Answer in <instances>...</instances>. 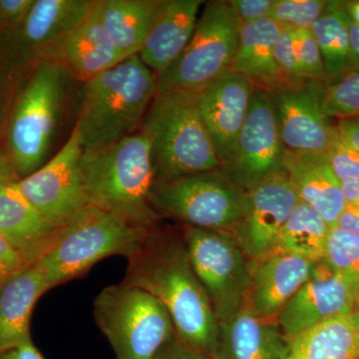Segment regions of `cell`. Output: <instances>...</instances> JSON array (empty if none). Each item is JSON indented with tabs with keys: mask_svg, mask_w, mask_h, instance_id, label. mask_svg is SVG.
Returning <instances> with one entry per match:
<instances>
[{
	"mask_svg": "<svg viewBox=\"0 0 359 359\" xmlns=\"http://www.w3.org/2000/svg\"><path fill=\"white\" fill-rule=\"evenodd\" d=\"M283 170L301 202L311 205L330 228L346 208L340 182L332 173L325 154L285 150Z\"/></svg>",
	"mask_w": 359,
	"mask_h": 359,
	"instance_id": "7402d4cb",
	"label": "cell"
},
{
	"mask_svg": "<svg viewBox=\"0 0 359 359\" xmlns=\"http://www.w3.org/2000/svg\"><path fill=\"white\" fill-rule=\"evenodd\" d=\"M275 59L278 69L289 86L301 83L306 79L302 73L297 56L292 30L282 28V32L275 45Z\"/></svg>",
	"mask_w": 359,
	"mask_h": 359,
	"instance_id": "e575fe53",
	"label": "cell"
},
{
	"mask_svg": "<svg viewBox=\"0 0 359 359\" xmlns=\"http://www.w3.org/2000/svg\"><path fill=\"white\" fill-rule=\"evenodd\" d=\"M157 76L137 55L84 82L75 128L83 150L136 133L157 95Z\"/></svg>",
	"mask_w": 359,
	"mask_h": 359,
	"instance_id": "3957f363",
	"label": "cell"
},
{
	"mask_svg": "<svg viewBox=\"0 0 359 359\" xmlns=\"http://www.w3.org/2000/svg\"><path fill=\"white\" fill-rule=\"evenodd\" d=\"M334 228L344 233L359 235V205H346L340 212Z\"/></svg>",
	"mask_w": 359,
	"mask_h": 359,
	"instance_id": "60d3db41",
	"label": "cell"
},
{
	"mask_svg": "<svg viewBox=\"0 0 359 359\" xmlns=\"http://www.w3.org/2000/svg\"><path fill=\"white\" fill-rule=\"evenodd\" d=\"M299 203L283 171L248 191L244 217L236 228V240L245 255L259 259L273 252L283 224Z\"/></svg>",
	"mask_w": 359,
	"mask_h": 359,
	"instance_id": "5bb4252c",
	"label": "cell"
},
{
	"mask_svg": "<svg viewBox=\"0 0 359 359\" xmlns=\"http://www.w3.org/2000/svg\"><path fill=\"white\" fill-rule=\"evenodd\" d=\"M82 153L83 148L74 127L57 154L16 182L26 199L56 229L65 226L88 205L80 173Z\"/></svg>",
	"mask_w": 359,
	"mask_h": 359,
	"instance_id": "8fae6325",
	"label": "cell"
},
{
	"mask_svg": "<svg viewBox=\"0 0 359 359\" xmlns=\"http://www.w3.org/2000/svg\"><path fill=\"white\" fill-rule=\"evenodd\" d=\"M69 77L56 61L42 59L16 95L6 130L8 158L20 180L45 164L60 125Z\"/></svg>",
	"mask_w": 359,
	"mask_h": 359,
	"instance_id": "5b68a950",
	"label": "cell"
},
{
	"mask_svg": "<svg viewBox=\"0 0 359 359\" xmlns=\"http://www.w3.org/2000/svg\"><path fill=\"white\" fill-rule=\"evenodd\" d=\"M0 359H44L32 341L0 354Z\"/></svg>",
	"mask_w": 359,
	"mask_h": 359,
	"instance_id": "7bdbcfd3",
	"label": "cell"
},
{
	"mask_svg": "<svg viewBox=\"0 0 359 359\" xmlns=\"http://www.w3.org/2000/svg\"><path fill=\"white\" fill-rule=\"evenodd\" d=\"M259 259L250 266V309L264 320L282 311L320 263L276 250Z\"/></svg>",
	"mask_w": 359,
	"mask_h": 359,
	"instance_id": "ac0fdd59",
	"label": "cell"
},
{
	"mask_svg": "<svg viewBox=\"0 0 359 359\" xmlns=\"http://www.w3.org/2000/svg\"><path fill=\"white\" fill-rule=\"evenodd\" d=\"M189 259L209 297L219 323L242 309L250 283V264L237 240L221 231L187 226Z\"/></svg>",
	"mask_w": 359,
	"mask_h": 359,
	"instance_id": "30bf717a",
	"label": "cell"
},
{
	"mask_svg": "<svg viewBox=\"0 0 359 359\" xmlns=\"http://www.w3.org/2000/svg\"><path fill=\"white\" fill-rule=\"evenodd\" d=\"M254 89L247 77L231 70L199 93L203 122L226 171L235 158Z\"/></svg>",
	"mask_w": 359,
	"mask_h": 359,
	"instance_id": "2e32d148",
	"label": "cell"
},
{
	"mask_svg": "<svg viewBox=\"0 0 359 359\" xmlns=\"http://www.w3.org/2000/svg\"><path fill=\"white\" fill-rule=\"evenodd\" d=\"M18 180L9 158L0 155V189Z\"/></svg>",
	"mask_w": 359,
	"mask_h": 359,
	"instance_id": "f6af8a7d",
	"label": "cell"
},
{
	"mask_svg": "<svg viewBox=\"0 0 359 359\" xmlns=\"http://www.w3.org/2000/svg\"><path fill=\"white\" fill-rule=\"evenodd\" d=\"M45 58L56 61L70 76L83 83L127 59L97 20L93 7L77 27L47 52Z\"/></svg>",
	"mask_w": 359,
	"mask_h": 359,
	"instance_id": "d6986e66",
	"label": "cell"
},
{
	"mask_svg": "<svg viewBox=\"0 0 359 359\" xmlns=\"http://www.w3.org/2000/svg\"><path fill=\"white\" fill-rule=\"evenodd\" d=\"M16 182L0 189V235L32 266L49 249L57 229L26 199Z\"/></svg>",
	"mask_w": 359,
	"mask_h": 359,
	"instance_id": "44dd1931",
	"label": "cell"
},
{
	"mask_svg": "<svg viewBox=\"0 0 359 359\" xmlns=\"http://www.w3.org/2000/svg\"><path fill=\"white\" fill-rule=\"evenodd\" d=\"M325 155L332 173L339 182L359 178V151L342 141L339 132Z\"/></svg>",
	"mask_w": 359,
	"mask_h": 359,
	"instance_id": "d590c367",
	"label": "cell"
},
{
	"mask_svg": "<svg viewBox=\"0 0 359 359\" xmlns=\"http://www.w3.org/2000/svg\"><path fill=\"white\" fill-rule=\"evenodd\" d=\"M163 0H95L93 13L125 57L137 55L152 29Z\"/></svg>",
	"mask_w": 359,
	"mask_h": 359,
	"instance_id": "484cf974",
	"label": "cell"
},
{
	"mask_svg": "<svg viewBox=\"0 0 359 359\" xmlns=\"http://www.w3.org/2000/svg\"><path fill=\"white\" fill-rule=\"evenodd\" d=\"M123 283L146 290L165 306L181 344L216 356L219 321L196 276L185 244L162 240L153 231L131 256Z\"/></svg>",
	"mask_w": 359,
	"mask_h": 359,
	"instance_id": "6da1fadb",
	"label": "cell"
},
{
	"mask_svg": "<svg viewBox=\"0 0 359 359\" xmlns=\"http://www.w3.org/2000/svg\"><path fill=\"white\" fill-rule=\"evenodd\" d=\"M202 0H163L139 58L156 76L171 67L192 39Z\"/></svg>",
	"mask_w": 359,
	"mask_h": 359,
	"instance_id": "ffe728a7",
	"label": "cell"
},
{
	"mask_svg": "<svg viewBox=\"0 0 359 359\" xmlns=\"http://www.w3.org/2000/svg\"><path fill=\"white\" fill-rule=\"evenodd\" d=\"M323 110L328 119L359 117V71L327 86Z\"/></svg>",
	"mask_w": 359,
	"mask_h": 359,
	"instance_id": "d6a6232c",
	"label": "cell"
},
{
	"mask_svg": "<svg viewBox=\"0 0 359 359\" xmlns=\"http://www.w3.org/2000/svg\"><path fill=\"white\" fill-rule=\"evenodd\" d=\"M351 316H353L354 321H355L356 325L359 327V297L358 302H356L355 306H354V309L353 313H351Z\"/></svg>",
	"mask_w": 359,
	"mask_h": 359,
	"instance_id": "c3c4849f",
	"label": "cell"
},
{
	"mask_svg": "<svg viewBox=\"0 0 359 359\" xmlns=\"http://www.w3.org/2000/svg\"><path fill=\"white\" fill-rule=\"evenodd\" d=\"M323 262L359 290V235L330 229Z\"/></svg>",
	"mask_w": 359,
	"mask_h": 359,
	"instance_id": "4dcf8cb0",
	"label": "cell"
},
{
	"mask_svg": "<svg viewBox=\"0 0 359 359\" xmlns=\"http://www.w3.org/2000/svg\"><path fill=\"white\" fill-rule=\"evenodd\" d=\"M248 190L224 169L155 184L153 209L188 226L221 231L237 228L244 217Z\"/></svg>",
	"mask_w": 359,
	"mask_h": 359,
	"instance_id": "9c48e42d",
	"label": "cell"
},
{
	"mask_svg": "<svg viewBox=\"0 0 359 359\" xmlns=\"http://www.w3.org/2000/svg\"><path fill=\"white\" fill-rule=\"evenodd\" d=\"M294 36L304 76L306 79L318 80L325 83L323 56L313 32L311 29L295 30Z\"/></svg>",
	"mask_w": 359,
	"mask_h": 359,
	"instance_id": "836d02e7",
	"label": "cell"
},
{
	"mask_svg": "<svg viewBox=\"0 0 359 359\" xmlns=\"http://www.w3.org/2000/svg\"><path fill=\"white\" fill-rule=\"evenodd\" d=\"M287 340L285 359H359V327L351 313L323 321Z\"/></svg>",
	"mask_w": 359,
	"mask_h": 359,
	"instance_id": "4316f807",
	"label": "cell"
},
{
	"mask_svg": "<svg viewBox=\"0 0 359 359\" xmlns=\"http://www.w3.org/2000/svg\"><path fill=\"white\" fill-rule=\"evenodd\" d=\"M337 129L342 141L359 151V117L339 119Z\"/></svg>",
	"mask_w": 359,
	"mask_h": 359,
	"instance_id": "b9f144b4",
	"label": "cell"
},
{
	"mask_svg": "<svg viewBox=\"0 0 359 359\" xmlns=\"http://www.w3.org/2000/svg\"><path fill=\"white\" fill-rule=\"evenodd\" d=\"M93 0H35L23 25L9 32L21 63L32 70L47 52L87 18Z\"/></svg>",
	"mask_w": 359,
	"mask_h": 359,
	"instance_id": "e0dca14e",
	"label": "cell"
},
{
	"mask_svg": "<svg viewBox=\"0 0 359 359\" xmlns=\"http://www.w3.org/2000/svg\"><path fill=\"white\" fill-rule=\"evenodd\" d=\"M219 327L218 359H285L287 353V337L250 308L241 309Z\"/></svg>",
	"mask_w": 359,
	"mask_h": 359,
	"instance_id": "603a6c76",
	"label": "cell"
},
{
	"mask_svg": "<svg viewBox=\"0 0 359 359\" xmlns=\"http://www.w3.org/2000/svg\"><path fill=\"white\" fill-rule=\"evenodd\" d=\"M346 6L351 23L359 26V0L346 1Z\"/></svg>",
	"mask_w": 359,
	"mask_h": 359,
	"instance_id": "7dc6e473",
	"label": "cell"
},
{
	"mask_svg": "<svg viewBox=\"0 0 359 359\" xmlns=\"http://www.w3.org/2000/svg\"><path fill=\"white\" fill-rule=\"evenodd\" d=\"M26 266L18 250L0 235V289Z\"/></svg>",
	"mask_w": 359,
	"mask_h": 359,
	"instance_id": "f35d334b",
	"label": "cell"
},
{
	"mask_svg": "<svg viewBox=\"0 0 359 359\" xmlns=\"http://www.w3.org/2000/svg\"><path fill=\"white\" fill-rule=\"evenodd\" d=\"M285 153L269 92L255 88L235 158L226 173L249 191L283 171Z\"/></svg>",
	"mask_w": 359,
	"mask_h": 359,
	"instance_id": "4fadbf2b",
	"label": "cell"
},
{
	"mask_svg": "<svg viewBox=\"0 0 359 359\" xmlns=\"http://www.w3.org/2000/svg\"><path fill=\"white\" fill-rule=\"evenodd\" d=\"M80 173L87 204L132 226L152 229L156 178L150 144L143 132L104 147L83 150Z\"/></svg>",
	"mask_w": 359,
	"mask_h": 359,
	"instance_id": "7a4b0ae2",
	"label": "cell"
},
{
	"mask_svg": "<svg viewBox=\"0 0 359 359\" xmlns=\"http://www.w3.org/2000/svg\"><path fill=\"white\" fill-rule=\"evenodd\" d=\"M359 290L323 261L278 314V327L287 339L318 323L353 313Z\"/></svg>",
	"mask_w": 359,
	"mask_h": 359,
	"instance_id": "9a60e30c",
	"label": "cell"
},
{
	"mask_svg": "<svg viewBox=\"0 0 359 359\" xmlns=\"http://www.w3.org/2000/svg\"><path fill=\"white\" fill-rule=\"evenodd\" d=\"M328 0H273L269 18L290 30L311 29Z\"/></svg>",
	"mask_w": 359,
	"mask_h": 359,
	"instance_id": "1f68e13d",
	"label": "cell"
},
{
	"mask_svg": "<svg viewBox=\"0 0 359 359\" xmlns=\"http://www.w3.org/2000/svg\"><path fill=\"white\" fill-rule=\"evenodd\" d=\"M351 45L354 71H359V26L351 23Z\"/></svg>",
	"mask_w": 359,
	"mask_h": 359,
	"instance_id": "bcb514c9",
	"label": "cell"
},
{
	"mask_svg": "<svg viewBox=\"0 0 359 359\" xmlns=\"http://www.w3.org/2000/svg\"><path fill=\"white\" fill-rule=\"evenodd\" d=\"M94 318L114 349L116 359H157L176 339L165 306L146 290L123 282L97 295Z\"/></svg>",
	"mask_w": 359,
	"mask_h": 359,
	"instance_id": "52a82bcc",
	"label": "cell"
},
{
	"mask_svg": "<svg viewBox=\"0 0 359 359\" xmlns=\"http://www.w3.org/2000/svg\"><path fill=\"white\" fill-rule=\"evenodd\" d=\"M149 230L87 205L57 229L50 247L34 264L50 290L85 275L106 257L131 256Z\"/></svg>",
	"mask_w": 359,
	"mask_h": 359,
	"instance_id": "8992f818",
	"label": "cell"
},
{
	"mask_svg": "<svg viewBox=\"0 0 359 359\" xmlns=\"http://www.w3.org/2000/svg\"><path fill=\"white\" fill-rule=\"evenodd\" d=\"M340 191L346 205H359V178L340 182Z\"/></svg>",
	"mask_w": 359,
	"mask_h": 359,
	"instance_id": "ee69618b",
	"label": "cell"
},
{
	"mask_svg": "<svg viewBox=\"0 0 359 359\" xmlns=\"http://www.w3.org/2000/svg\"><path fill=\"white\" fill-rule=\"evenodd\" d=\"M157 359H212V358L211 355L191 348L181 344L177 339H174L161 351Z\"/></svg>",
	"mask_w": 359,
	"mask_h": 359,
	"instance_id": "ab89813d",
	"label": "cell"
},
{
	"mask_svg": "<svg viewBox=\"0 0 359 359\" xmlns=\"http://www.w3.org/2000/svg\"><path fill=\"white\" fill-rule=\"evenodd\" d=\"M282 27L271 18L241 25L231 71L244 75L255 88L273 92L289 86L276 65L275 45Z\"/></svg>",
	"mask_w": 359,
	"mask_h": 359,
	"instance_id": "cb8c5ba5",
	"label": "cell"
},
{
	"mask_svg": "<svg viewBox=\"0 0 359 359\" xmlns=\"http://www.w3.org/2000/svg\"><path fill=\"white\" fill-rule=\"evenodd\" d=\"M28 74L14 53L8 33L0 32V131L7 125L14 100Z\"/></svg>",
	"mask_w": 359,
	"mask_h": 359,
	"instance_id": "f546056e",
	"label": "cell"
},
{
	"mask_svg": "<svg viewBox=\"0 0 359 359\" xmlns=\"http://www.w3.org/2000/svg\"><path fill=\"white\" fill-rule=\"evenodd\" d=\"M229 4L240 25L257 22L269 18L273 0H231Z\"/></svg>",
	"mask_w": 359,
	"mask_h": 359,
	"instance_id": "74e56055",
	"label": "cell"
},
{
	"mask_svg": "<svg viewBox=\"0 0 359 359\" xmlns=\"http://www.w3.org/2000/svg\"><path fill=\"white\" fill-rule=\"evenodd\" d=\"M327 84L314 79L269 92L285 150L327 154L337 135L323 110Z\"/></svg>",
	"mask_w": 359,
	"mask_h": 359,
	"instance_id": "7c38bea8",
	"label": "cell"
},
{
	"mask_svg": "<svg viewBox=\"0 0 359 359\" xmlns=\"http://www.w3.org/2000/svg\"><path fill=\"white\" fill-rule=\"evenodd\" d=\"M156 183L223 169L199 109V93H157L143 121Z\"/></svg>",
	"mask_w": 359,
	"mask_h": 359,
	"instance_id": "277c9868",
	"label": "cell"
},
{
	"mask_svg": "<svg viewBox=\"0 0 359 359\" xmlns=\"http://www.w3.org/2000/svg\"><path fill=\"white\" fill-rule=\"evenodd\" d=\"M46 292L43 276L35 264L26 266L0 289V354L32 341L33 308Z\"/></svg>",
	"mask_w": 359,
	"mask_h": 359,
	"instance_id": "d4e9b609",
	"label": "cell"
},
{
	"mask_svg": "<svg viewBox=\"0 0 359 359\" xmlns=\"http://www.w3.org/2000/svg\"><path fill=\"white\" fill-rule=\"evenodd\" d=\"M241 25L228 1H210L185 50L157 77V93H200L231 71Z\"/></svg>",
	"mask_w": 359,
	"mask_h": 359,
	"instance_id": "ba28073f",
	"label": "cell"
},
{
	"mask_svg": "<svg viewBox=\"0 0 359 359\" xmlns=\"http://www.w3.org/2000/svg\"><path fill=\"white\" fill-rule=\"evenodd\" d=\"M351 23L346 1L328 0L323 14L311 28L323 56L327 86L354 72Z\"/></svg>",
	"mask_w": 359,
	"mask_h": 359,
	"instance_id": "83f0119b",
	"label": "cell"
},
{
	"mask_svg": "<svg viewBox=\"0 0 359 359\" xmlns=\"http://www.w3.org/2000/svg\"><path fill=\"white\" fill-rule=\"evenodd\" d=\"M330 226L311 205L299 201L276 240V252L323 261Z\"/></svg>",
	"mask_w": 359,
	"mask_h": 359,
	"instance_id": "f1b7e54d",
	"label": "cell"
},
{
	"mask_svg": "<svg viewBox=\"0 0 359 359\" xmlns=\"http://www.w3.org/2000/svg\"><path fill=\"white\" fill-rule=\"evenodd\" d=\"M35 0H0V32H14L25 22Z\"/></svg>",
	"mask_w": 359,
	"mask_h": 359,
	"instance_id": "8d00e7d4",
	"label": "cell"
}]
</instances>
